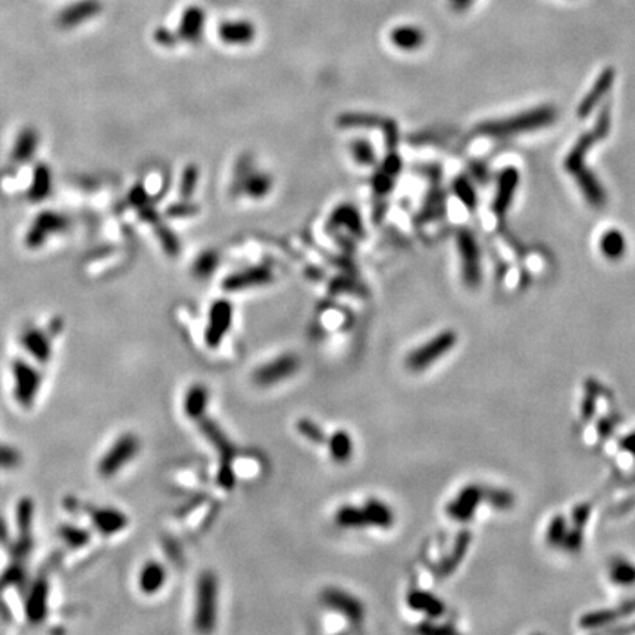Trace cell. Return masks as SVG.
I'll list each match as a JSON object with an SVG mask.
<instances>
[{"mask_svg":"<svg viewBox=\"0 0 635 635\" xmlns=\"http://www.w3.org/2000/svg\"><path fill=\"white\" fill-rule=\"evenodd\" d=\"M610 129V111L609 107H605L600 116L596 121L594 127L589 133L582 134L578 141L575 143V146L568 153L565 159V170L573 177L577 181L581 193L584 195L585 200L590 203L594 208H603L606 203V193L600 181L596 178V175L587 168L585 158L589 152L594 147L597 141L603 140Z\"/></svg>","mask_w":635,"mask_h":635,"instance_id":"cell-1","label":"cell"},{"mask_svg":"<svg viewBox=\"0 0 635 635\" xmlns=\"http://www.w3.org/2000/svg\"><path fill=\"white\" fill-rule=\"evenodd\" d=\"M557 118L553 106H540L505 119L479 124L476 133L487 137H512L552 125Z\"/></svg>","mask_w":635,"mask_h":635,"instance_id":"cell-2","label":"cell"},{"mask_svg":"<svg viewBox=\"0 0 635 635\" xmlns=\"http://www.w3.org/2000/svg\"><path fill=\"white\" fill-rule=\"evenodd\" d=\"M218 616V580L212 572H203L196 589L195 625L200 632L215 629Z\"/></svg>","mask_w":635,"mask_h":635,"instance_id":"cell-3","label":"cell"},{"mask_svg":"<svg viewBox=\"0 0 635 635\" xmlns=\"http://www.w3.org/2000/svg\"><path fill=\"white\" fill-rule=\"evenodd\" d=\"M456 332L453 330L442 331L425 344L419 346L418 349L411 352L409 356L406 357V366L407 369L413 370V373H421V370H425L434 362L440 361L442 356H446L456 346Z\"/></svg>","mask_w":635,"mask_h":635,"instance_id":"cell-4","label":"cell"},{"mask_svg":"<svg viewBox=\"0 0 635 635\" xmlns=\"http://www.w3.org/2000/svg\"><path fill=\"white\" fill-rule=\"evenodd\" d=\"M458 251L462 259V277L469 289L481 284V253L474 234L469 230H460L456 235Z\"/></svg>","mask_w":635,"mask_h":635,"instance_id":"cell-5","label":"cell"},{"mask_svg":"<svg viewBox=\"0 0 635 635\" xmlns=\"http://www.w3.org/2000/svg\"><path fill=\"white\" fill-rule=\"evenodd\" d=\"M298 368H301L298 357L296 355L289 353L278 356L277 359H274V361L259 366L253 373V375H251V378H253V382L256 386L268 387L290 378L297 373Z\"/></svg>","mask_w":635,"mask_h":635,"instance_id":"cell-6","label":"cell"},{"mask_svg":"<svg viewBox=\"0 0 635 635\" xmlns=\"http://www.w3.org/2000/svg\"><path fill=\"white\" fill-rule=\"evenodd\" d=\"M484 501V485H465L446 508L449 517L456 522H469Z\"/></svg>","mask_w":635,"mask_h":635,"instance_id":"cell-7","label":"cell"},{"mask_svg":"<svg viewBox=\"0 0 635 635\" xmlns=\"http://www.w3.org/2000/svg\"><path fill=\"white\" fill-rule=\"evenodd\" d=\"M138 451V440L133 434H125L114 442L112 449L107 451L100 465L99 471L103 476H112L119 469L133 459Z\"/></svg>","mask_w":635,"mask_h":635,"instance_id":"cell-8","label":"cell"},{"mask_svg":"<svg viewBox=\"0 0 635 635\" xmlns=\"http://www.w3.org/2000/svg\"><path fill=\"white\" fill-rule=\"evenodd\" d=\"M233 323V305L231 302L225 301V298H221V301H217L211 310H209V322L206 327L205 332V341L211 347V349H215L218 347L226 332L230 331Z\"/></svg>","mask_w":635,"mask_h":635,"instance_id":"cell-9","label":"cell"},{"mask_svg":"<svg viewBox=\"0 0 635 635\" xmlns=\"http://www.w3.org/2000/svg\"><path fill=\"white\" fill-rule=\"evenodd\" d=\"M635 614V597L619 603L615 607L593 610V612L585 614L580 618V627L584 629H603L614 625L615 622L625 619Z\"/></svg>","mask_w":635,"mask_h":635,"instance_id":"cell-10","label":"cell"},{"mask_svg":"<svg viewBox=\"0 0 635 635\" xmlns=\"http://www.w3.org/2000/svg\"><path fill=\"white\" fill-rule=\"evenodd\" d=\"M274 280L272 269L263 265L251 267L243 271L234 272L229 275L222 281V289L229 293L242 292L246 289H255V287H263L271 284Z\"/></svg>","mask_w":635,"mask_h":635,"instance_id":"cell-11","label":"cell"},{"mask_svg":"<svg viewBox=\"0 0 635 635\" xmlns=\"http://www.w3.org/2000/svg\"><path fill=\"white\" fill-rule=\"evenodd\" d=\"M322 602L328 607L334 609L335 612L346 616L350 622H361L364 619V605L357 597L344 590L335 589V587H328L327 590L322 591Z\"/></svg>","mask_w":635,"mask_h":635,"instance_id":"cell-12","label":"cell"},{"mask_svg":"<svg viewBox=\"0 0 635 635\" xmlns=\"http://www.w3.org/2000/svg\"><path fill=\"white\" fill-rule=\"evenodd\" d=\"M199 428L203 433V436L208 438L211 445L220 453L221 465H231L235 458L237 450L233 442L230 441V438L225 436L221 427L215 422L213 419L203 416L199 419Z\"/></svg>","mask_w":635,"mask_h":635,"instance_id":"cell-13","label":"cell"},{"mask_svg":"<svg viewBox=\"0 0 635 635\" xmlns=\"http://www.w3.org/2000/svg\"><path fill=\"white\" fill-rule=\"evenodd\" d=\"M519 184V172L515 168H506L501 171L497 183V191L493 200V213L497 217H505L508 209L510 208L517 187Z\"/></svg>","mask_w":635,"mask_h":635,"instance_id":"cell-14","label":"cell"},{"mask_svg":"<svg viewBox=\"0 0 635 635\" xmlns=\"http://www.w3.org/2000/svg\"><path fill=\"white\" fill-rule=\"evenodd\" d=\"M615 75L616 73L614 68H606L603 73L597 77L591 90L585 94V98L581 100L578 106L577 115L580 119H585L596 109L598 102H600L606 96V93L612 89L615 82Z\"/></svg>","mask_w":635,"mask_h":635,"instance_id":"cell-15","label":"cell"},{"mask_svg":"<svg viewBox=\"0 0 635 635\" xmlns=\"http://www.w3.org/2000/svg\"><path fill=\"white\" fill-rule=\"evenodd\" d=\"M471 543L472 534L468 530H463L458 534L450 553L446 557H442L436 568V572L440 578L450 577V575L460 566V563L463 562L466 553H468V550L471 547Z\"/></svg>","mask_w":635,"mask_h":635,"instance_id":"cell-16","label":"cell"},{"mask_svg":"<svg viewBox=\"0 0 635 635\" xmlns=\"http://www.w3.org/2000/svg\"><path fill=\"white\" fill-rule=\"evenodd\" d=\"M218 34L220 39L226 44L243 46L253 42L256 31L247 21H229L221 24Z\"/></svg>","mask_w":635,"mask_h":635,"instance_id":"cell-17","label":"cell"},{"mask_svg":"<svg viewBox=\"0 0 635 635\" xmlns=\"http://www.w3.org/2000/svg\"><path fill=\"white\" fill-rule=\"evenodd\" d=\"M407 605L418 612L427 614L431 619H438L446 612V605L437 596L422 590H413L407 594Z\"/></svg>","mask_w":635,"mask_h":635,"instance_id":"cell-18","label":"cell"},{"mask_svg":"<svg viewBox=\"0 0 635 635\" xmlns=\"http://www.w3.org/2000/svg\"><path fill=\"white\" fill-rule=\"evenodd\" d=\"M328 224L331 229H346L356 235L364 234L361 215H359L357 209L349 205V203H343L339 208H335Z\"/></svg>","mask_w":635,"mask_h":635,"instance_id":"cell-19","label":"cell"},{"mask_svg":"<svg viewBox=\"0 0 635 635\" xmlns=\"http://www.w3.org/2000/svg\"><path fill=\"white\" fill-rule=\"evenodd\" d=\"M391 43L400 51L413 52L425 43V34L418 27L403 26L394 28L390 34Z\"/></svg>","mask_w":635,"mask_h":635,"instance_id":"cell-20","label":"cell"},{"mask_svg":"<svg viewBox=\"0 0 635 635\" xmlns=\"http://www.w3.org/2000/svg\"><path fill=\"white\" fill-rule=\"evenodd\" d=\"M166 581V571L158 562H149L141 569L138 577V587L143 593H158Z\"/></svg>","mask_w":635,"mask_h":635,"instance_id":"cell-21","label":"cell"},{"mask_svg":"<svg viewBox=\"0 0 635 635\" xmlns=\"http://www.w3.org/2000/svg\"><path fill=\"white\" fill-rule=\"evenodd\" d=\"M609 581L616 587H634L635 585V563L625 557L616 556L610 560Z\"/></svg>","mask_w":635,"mask_h":635,"instance_id":"cell-22","label":"cell"},{"mask_svg":"<svg viewBox=\"0 0 635 635\" xmlns=\"http://www.w3.org/2000/svg\"><path fill=\"white\" fill-rule=\"evenodd\" d=\"M364 509L369 521V526H378V528H390L394 524V513L390 506L378 499H369Z\"/></svg>","mask_w":635,"mask_h":635,"instance_id":"cell-23","label":"cell"},{"mask_svg":"<svg viewBox=\"0 0 635 635\" xmlns=\"http://www.w3.org/2000/svg\"><path fill=\"white\" fill-rule=\"evenodd\" d=\"M209 400V393L205 386H193L191 387L184 399V412L188 418L196 419L199 421L200 418L205 416V411Z\"/></svg>","mask_w":635,"mask_h":635,"instance_id":"cell-24","label":"cell"},{"mask_svg":"<svg viewBox=\"0 0 635 635\" xmlns=\"http://www.w3.org/2000/svg\"><path fill=\"white\" fill-rule=\"evenodd\" d=\"M272 190V177L267 172H247L243 178V191L251 199L265 197Z\"/></svg>","mask_w":635,"mask_h":635,"instance_id":"cell-25","label":"cell"},{"mask_svg":"<svg viewBox=\"0 0 635 635\" xmlns=\"http://www.w3.org/2000/svg\"><path fill=\"white\" fill-rule=\"evenodd\" d=\"M328 449L331 453V458L337 463L349 462L353 453V441L349 433H346L344 429H339L330 437L328 440Z\"/></svg>","mask_w":635,"mask_h":635,"instance_id":"cell-26","label":"cell"},{"mask_svg":"<svg viewBox=\"0 0 635 635\" xmlns=\"http://www.w3.org/2000/svg\"><path fill=\"white\" fill-rule=\"evenodd\" d=\"M335 524L341 528H365L369 526V521L364 508L343 506L335 512Z\"/></svg>","mask_w":635,"mask_h":635,"instance_id":"cell-27","label":"cell"},{"mask_svg":"<svg viewBox=\"0 0 635 635\" xmlns=\"http://www.w3.org/2000/svg\"><path fill=\"white\" fill-rule=\"evenodd\" d=\"M600 249L607 259L618 260L624 256L627 250L625 237L618 230H609L600 240Z\"/></svg>","mask_w":635,"mask_h":635,"instance_id":"cell-28","label":"cell"},{"mask_svg":"<svg viewBox=\"0 0 635 635\" xmlns=\"http://www.w3.org/2000/svg\"><path fill=\"white\" fill-rule=\"evenodd\" d=\"M484 501L500 512H506L513 509L517 497L510 490L500 487H484Z\"/></svg>","mask_w":635,"mask_h":635,"instance_id":"cell-29","label":"cell"},{"mask_svg":"<svg viewBox=\"0 0 635 635\" xmlns=\"http://www.w3.org/2000/svg\"><path fill=\"white\" fill-rule=\"evenodd\" d=\"M203 22H205V17H203V12L200 9L197 8L188 9L181 22L183 37L191 42L197 40L203 30Z\"/></svg>","mask_w":635,"mask_h":635,"instance_id":"cell-30","label":"cell"},{"mask_svg":"<svg viewBox=\"0 0 635 635\" xmlns=\"http://www.w3.org/2000/svg\"><path fill=\"white\" fill-rule=\"evenodd\" d=\"M33 370H30L27 366H19L17 369V390H18V397L24 399L22 403L27 404L30 400L28 397L34 393V388L37 390V378Z\"/></svg>","mask_w":635,"mask_h":635,"instance_id":"cell-31","label":"cell"},{"mask_svg":"<svg viewBox=\"0 0 635 635\" xmlns=\"http://www.w3.org/2000/svg\"><path fill=\"white\" fill-rule=\"evenodd\" d=\"M569 530L568 519L563 517V515H555V517L550 519L547 530H546V542L550 547H560L563 538H565L566 533Z\"/></svg>","mask_w":635,"mask_h":635,"instance_id":"cell-32","label":"cell"},{"mask_svg":"<svg viewBox=\"0 0 635 635\" xmlns=\"http://www.w3.org/2000/svg\"><path fill=\"white\" fill-rule=\"evenodd\" d=\"M453 191L456 197L463 203V205L469 211H474L476 206V193L469 181V178L465 175L458 177L453 183Z\"/></svg>","mask_w":635,"mask_h":635,"instance_id":"cell-33","label":"cell"},{"mask_svg":"<svg viewBox=\"0 0 635 635\" xmlns=\"http://www.w3.org/2000/svg\"><path fill=\"white\" fill-rule=\"evenodd\" d=\"M382 124V119L378 115H370L364 112H350L339 116V125L340 127H377Z\"/></svg>","mask_w":635,"mask_h":635,"instance_id":"cell-34","label":"cell"},{"mask_svg":"<svg viewBox=\"0 0 635 635\" xmlns=\"http://www.w3.org/2000/svg\"><path fill=\"white\" fill-rule=\"evenodd\" d=\"M350 152L353 159L362 166H369L375 162V150L366 138H356L352 141Z\"/></svg>","mask_w":635,"mask_h":635,"instance_id":"cell-35","label":"cell"},{"mask_svg":"<svg viewBox=\"0 0 635 635\" xmlns=\"http://www.w3.org/2000/svg\"><path fill=\"white\" fill-rule=\"evenodd\" d=\"M297 431L305 438H307L309 441H312V442H316V445H322V442H325V440H327V436H325V433H323V429L316 422H314L312 419H307V418L298 419Z\"/></svg>","mask_w":635,"mask_h":635,"instance_id":"cell-36","label":"cell"},{"mask_svg":"<svg viewBox=\"0 0 635 635\" xmlns=\"http://www.w3.org/2000/svg\"><path fill=\"white\" fill-rule=\"evenodd\" d=\"M582 546H584V528L572 525L568 530L565 538H563L560 548L565 550V552L569 555H577L581 552Z\"/></svg>","mask_w":635,"mask_h":635,"instance_id":"cell-37","label":"cell"},{"mask_svg":"<svg viewBox=\"0 0 635 635\" xmlns=\"http://www.w3.org/2000/svg\"><path fill=\"white\" fill-rule=\"evenodd\" d=\"M96 522H98L100 531L115 533L118 531L119 526L124 524V517L121 513L115 512V510H102L99 513L98 519H96Z\"/></svg>","mask_w":635,"mask_h":635,"instance_id":"cell-38","label":"cell"},{"mask_svg":"<svg viewBox=\"0 0 635 635\" xmlns=\"http://www.w3.org/2000/svg\"><path fill=\"white\" fill-rule=\"evenodd\" d=\"M591 512H593V506L590 505V503H580V505H575L571 512L572 525L584 528L591 518Z\"/></svg>","mask_w":635,"mask_h":635,"instance_id":"cell-39","label":"cell"},{"mask_svg":"<svg viewBox=\"0 0 635 635\" xmlns=\"http://www.w3.org/2000/svg\"><path fill=\"white\" fill-rule=\"evenodd\" d=\"M218 265V255L215 253V251H206V253H203L197 263H196V272L200 275V277H208V275H211L215 268H217Z\"/></svg>","mask_w":635,"mask_h":635,"instance_id":"cell-40","label":"cell"},{"mask_svg":"<svg viewBox=\"0 0 635 635\" xmlns=\"http://www.w3.org/2000/svg\"><path fill=\"white\" fill-rule=\"evenodd\" d=\"M393 183H394V177L387 174L381 168V170L375 174V177L373 179V187H374V191L377 195L387 196L391 191V188H393Z\"/></svg>","mask_w":635,"mask_h":635,"instance_id":"cell-41","label":"cell"},{"mask_svg":"<svg viewBox=\"0 0 635 635\" xmlns=\"http://www.w3.org/2000/svg\"><path fill=\"white\" fill-rule=\"evenodd\" d=\"M597 399H598V396H596L594 393L585 390L582 402H581V418H582V421L590 422L591 419L596 416Z\"/></svg>","mask_w":635,"mask_h":635,"instance_id":"cell-42","label":"cell"},{"mask_svg":"<svg viewBox=\"0 0 635 635\" xmlns=\"http://www.w3.org/2000/svg\"><path fill=\"white\" fill-rule=\"evenodd\" d=\"M615 421H614V418H609V416H602L600 419H598L597 421V425H596V433H597V437L598 440H607L614 436L615 433Z\"/></svg>","mask_w":635,"mask_h":635,"instance_id":"cell-43","label":"cell"},{"mask_svg":"<svg viewBox=\"0 0 635 635\" xmlns=\"http://www.w3.org/2000/svg\"><path fill=\"white\" fill-rule=\"evenodd\" d=\"M218 484L224 490H233L235 485V474L233 472L231 465H220L218 471Z\"/></svg>","mask_w":635,"mask_h":635,"instance_id":"cell-44","label":"cell"},{"mask_svg":"<svg viewBox=\"0 0 635 635\" xmlns=\"http://www.w3.org/2000/svg\"><path fill=\"white\" fill-rule=\"evenodd\" d=\"M382 170H384L387 174H390L391 177L396 178L402 170V161L400 158L397 156L396 153L391 152L390 154H387V158L384 161V163H382Z\"/></svg>","mask_w":635,"mask_h":635,"instance_id":"cell-45","label":"cell"},{"mask_svg":"<svg viewBox=\"0 0 635 635\" xmlns=\"http://www.w3.org/2000/svg\"><path fill=\"white\" fill-rule=\"evenodd\" d=\"M196 181H197V170L193 166H190L188 170L186 171V174H184V178H183V193L186 196L193 193Z\"/></svg>","mask_w":635,"mask_h":635,"instance_id":"cell-46","label":"cell"},{"mask_svg":"<svg viewBox=\"0 0 635 635\" xmlns=\"http://www.w3.org/2000/svg\"><path fill=\"white\" fill-rule=\"evenodd\" d=\"M634 508H635V496H631V497H627L624 500H620L619 503H616V505L610 509V513H612L614 517H620V515H625L631 512Z\"/></svg>","mask_w":635,"mask_h":635,"instance_id":"cell-47","label":"cell"},{"mask_svg":"<svg viewBox=\"0 0 635 635\" xmlns=\"http://www.w3.org/2000/svg\"><path fill=\"white\" fill-rule=\"evenodd\" d=\"M618 446H619V450L628 453L629 456H632L635 459V431H632V433H628L627 436L622 437L619 440Z\"/></svg>","mask_w":635,"mask_h":635,"instance_id":"cell-48","label":"cell"},{"mask_svg":"<svg viewBox=\"0 0 635 635\" xmlns=\"http://www.w3.org/2000/svg\"><path fill=\"white\" fill-rule=\"evenodd\" d=\"M419 631L425 632V634H450V632H454V629L450 628V627H437V625H434V624H425V625H421V628H419Z\"/></svg>","mask_w":635,"mask_h":635,"instance_id":"cell-49","label":"cell"},{"mask_svg":"<svg viewBox=\"0 0 635 635\" xmlns=\"http://www.w3.org/2000/svg\"><path fill=\"white\" fill-rule=\"evenodd\" d=\"M622 487H635V472L628 475L627 478L622 479V483H620Z\"/></svg>","mask_w":635,"mask_h":635,"instance_id":"cell-50","label":"cell"},{"mask_svg":"<svg viewBox=\"0 0 635 635\" xmlns=\"http://www.w3.org/2000/svg\"><path fill=\"white\" fill-rule=\"evenodd\" d=\"M471 2H472V0H453V5L456 9H463V8L468 6Z\"/></svg>","mask_w":635,"mask_h":635,"instance_id":"cell-51","label":"cell"},{"mask_svg":"<svg viewBox=\"0 0 635 635\" xmlns=\"http://www.w3.org/2000/svg\"><path fill=\"white\" fill-rule=\"evenodd\" d=\"M610 632H618V634H624V632H635V625L628 627V628H609Z\"/></svg>","mask_w":635,"mask_h":635,"instance_id":"cell-52","label":"cell"}]
</instances>
